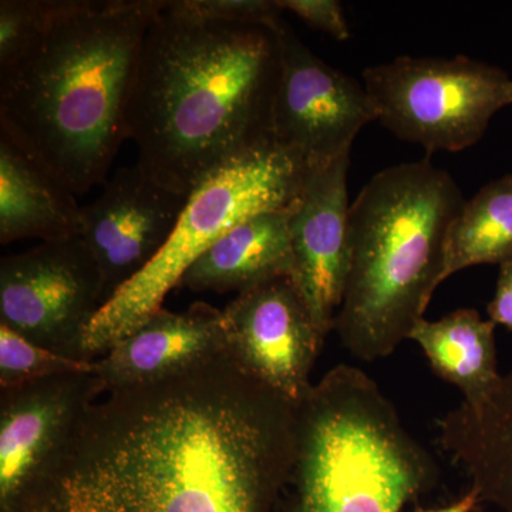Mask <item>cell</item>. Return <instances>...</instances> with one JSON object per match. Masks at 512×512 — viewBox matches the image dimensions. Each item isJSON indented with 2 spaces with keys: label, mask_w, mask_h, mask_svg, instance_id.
I'll return each mask as SVG.
<instances>
[{
  "label": "cell",
  "mask_w": 512,
  "mask_h": 512,
  "mask_svg": "<svg viewBox=\"0 0 512 512\" xmlns=\"http://www.w3.org/2000/svg\"><path fill=\"white\" fill-rule=\"evenodd\" d=\"M295 424L296 404L220 357L94 403L33 505L43 512H269L291 461Z\"/></svg>",
  "instance_id": "obj_1"
},
{
  "label": "cell",
  "mask_w": 512,
  "mask_h": 512,
  "mask_svg": "<svg viewBox=\"0 0 512 512\" xmlns=\"http://www.w3.org/2000/svg\"><path fill=\"white\" fill-rule=\"evenodd\" d=\"M279 76L278 26L200 22L164 6L147 30L128 97L137 164L190 195L205 175L275 138Z\"/></svg>",
  "instance_id": "obj_2"
},
{
  "label": "cell",
  "mask_w": 512,
  "mask_h": 512,
  "mask_svg": "<svg viewBox=\"0 0 512 512\" xmlns=\"http://www.w3.org/2000/svg\"><path fill=\"white\" fill-rule=\"evenodd\" d=\"M165 0H57L49 28L0 70V126L36 151L74 194L104 183L127 140L141 47Z\"/></svg>",
  "instance_id": "obj_3"
},
{
  "label": "cell",
  "mask_w": 512,
  "mask_h": 512,
  "mask_svg": "<svg viewBox=\"0 0 512 512\" xmlns=\"http://www.w3.org/2000/svg\"><path fill=\"white\" fill-rule=\"evenodd\" d=\"M464 202L454 178L426 157L384 168L350 204V272L335 330L357 359L392 355L424 318Z\"/></svg>",
  "instance_id": "obj_4"
},
{
  "label": "cell",
  "mask_w": 512,
  "mask_h": 512,
  "mask_svg": "<svg viewBox=\"0 0 512 512\" xmlns=\"http://www.w3.org/2000/svg\"><path fill=\"white\" fill-rule=\"evenodd\" d=\"M437 474L375 380L339 365L296 404L293 453L269 512H400Z\"/></svg>",
  "instance_id": "obj_5"
},
{
  "label": "cell",
  "mask_w": 512,
  "mask_h": 512,
  "mask_svg": "<svg viewBox=\"0 0 512 512\" xmlns=\"http://www.w3.org/2000/svg\"><path fill=\"white\" fill-rule=\"evenodd\" d=\"M312 167L275 138L205 175L190 192L170 241L150 265L124 285L94 318L83 357L104 356L121 338L163 308L168 292L190 266L241 222L264 212L291 211Z\"/></svg>",
  "instance_id": "obj_6"
},
{
  "label": "cell",
  "mask_w": 512,
  "mask_h": 512,
  "mask_svg": "<svg viewBox=\"0 0 512 512\" xmlns=\"http://www.w3.org/2000/svg\"><path fill=\"white\" fill-rule=\"evenodd\" d=\"M363 84L377 121L429 154L474 146L495 114L512 104L511 77L467 56H400L367 67Z\"/></svg>",
  "instance_id": "obj_7"
},
{
  "label": "cell",
  "mask_w": 512,
  "mask_h": 512,
  "mask_svg": "<svg viewBox=\"0 0 512 512\" xmlns=\"http://www.w3.org/2000/svg\"><path fill=\"white\" fill-rule=\"evenodd\" d=\"M104 305L99 265L80 237L0 261V325L42 348L86 360L84 336Z\"/></svg>",
  "instance_id": "obj_8"
},
{
  "label": "cell",
  "mask_w": 512,
  "mask_h": 512,
  "mask_svg": "<svg viewBox=\"0 0 512 512\" xmlns=\"http://www.w3.org/2000/svg\"><path fill=\"white\" fill-rule=\"evenodd\" d=\"M101 393L106 392L97 370L2 390V512H25L32 507Z\"/></svg>",
  "instance_id": "obj_9"
},
{
  "label": "cell",
  "mask_w": 512,
  "mask_h": 512,
  "mask_svg": "<svg viewBox=\"0 0 512 512\" xmlns=\"http://www.w3.org/2000/svg\"><path fill=\"white\" fill-rule=\"evenodd\" d=\"M281 76L274 104V137L312 167L350 154L363 127L377 121L360 84L320 59L282 20L278 25Z\"/></svg>",
  "instance_id": "obj_10"
},
{
  "label": "cell",
  "mask_w": 512,
  "mask_h": 512,
  "mask_svg": "<svg viewBox=\"0 0 512 512\" xmlns=\"http://www.w3.org/2000/svg\"><path fill=\"white\" fill-rule=\"evenodd\" d=\"M222 316L229 359L288 402H302L325 338L292 276L238 293Z\"/></svg>",
  "instance_id": "obj_11"
},
{
  "label": "cell",
  "mask_w": 512,
  "mask_h": 512,
  "mask_svg": "<svg viewBox=\"0 0 512 512\" xmlns=\"http://www.w3.org/2000/svg\"><path fill=\"white\" fill-rule=\"evenodd\" d=\"M188 197L136 164L117 171L100 197L82 207L80 238L99 265L106 303L163 251Z\"/></svg>",
  "instance_id": "obj_12"
},
{
  "label": "cell",
  "mask_w": 512,
  "mask_h": 512,
  "mask_svg": "<svg viewBox=\"0 0 512 512\" xmlns=\"http://www.w3.org/2000/svg\"><path fill=\"white\" fill-rule=\"evenodd\" d=\"M349 167L345 154L312 170L289 214L293 281L325 339L335 329L350 272Z\"/></svg>",
  "instance_id": "obj_13"
},
{
  "label": "cell",
  "mask_w": 512,
  "mask_h": 512,
  "mask_svg": "<svg viewBox=\"0 0 512 512\" xmlns=\"http://www.w3.org/2000/svg\"><path fill=\"white\" fill-rule=\"evenodd\" d=\"M227 356L224 316L197 302L184 312L161 308L96 360L104 392L184 375Z\"/></svg>",
  "instance_id": "obj_14"
},
{
  "label": "cell",
  "mask_w": 512,
  "mask_h": 512,
  "mask_svg": "<svg viewBox=\"0 0 512 512\" xmlns=\"http://www.w3.org/2000/svg\"><path fill=\"white\" fill-rule=\"evenodd\" d=\"M82 207L69 184L33 148L0 126V244L82 235Z\"/></svg>",
  "instance_id": "obj_15"
},
{
  "label": "cell",
  "mask_w": 512,
  "mask_h": 512,
  "mask_svg": "<svg viewBox=\"0 0 512 512\" xmlns=\"http://www.w3.org/2000/svg\"><path fill=\"white\" fill-rule=\"evenodd\" d=\"M440 444L470 476L481 503L512 512V372L480 402L440 420Z\"/></svg>",
  "instance_id": "obj_16"
},
{
  "label": "cell",
  "mask_w": 512,
  "mask_h": 512,
  "mask_svg": "<svg viewBox=\"0 0 512 512\" xmlns=\"http://www.w3.org/2000/svg\"><path fill=\"white\" fill-rule=\"evenodd\" d=\"M291 211L264 212L229 229L190 266L180 285L192 292L242 293L282 276L293 278Z\"/></svg>",
  "instance_id": "obj_17"
},
{
  "label": "cell",
  "mask_w": 512,
  "mask_h": 512,
  "mask_svg": "<svg viewBox=\"0 0 512 512\" xmlns=\"http://www.w3.org/2000/svg\"><path fill=\"white\" fill-rule=\"evenodd\" d=\"M409 339L423 350L437 376L480 402L500 382L495 325L474 309H457L439 320L421 318Z\"/></svg>",
  "instance_id": "obj_18"
},
{
  "label": "cell",
  "mask_w": 512,
  "mask_h": 512,
  "mask_svg": "<svg viewBox=\"0 0 512 512\" xmlns=\"http://www.w3.org/2000/svg\"><path fill=\"white\" fill-rule=\"evenodd\" d=\"M512 262V171L464 202L448 229L440 282L476 265Z\"/></svg>",
  "instance_id": "obj_19"
},
{
  "label": "cell",
  "mask_w": 512,
  "mask_h": 512,
  "mask_svg": "<svg viewBox=\"0 0 512 512\" xmlns=\"http://www.w3.org/2000/svg\"><path fill=\"white\" fill-rule=\"evenodd\" d=\"M96 360H82L42 348L0 325V389H13L50 377L94 373Z\"/></svg>",
  "instance_id": "obj_20"
},
{
  "label": "cell",
  "mask_w": 512,
  "mask_h": 512,
  "mask_svg": "<svg viewBox=\"0 0 512 512\" xmlns=\"http://www.w3.org/2000/svg\"><path fill=\"white\" fill-rule=\"evenodd\" d=\"M57 0L0 2V70L22 59L49 28Z\"/></svg>",
  "instance_id": "obj_21"
},
{
  "label": "cell",
  "mask_w": 512,
  "mask_h": 512,
  "mask_svg": "<svg viewBox=\"0 0 512 512\" xmlns=\"http://www.w3.org/2000/svg\"><path fill=\"white\" fill-rule=\"evenodd\" d=\"M165 10L200 22L234 23L276 28L282 22L278 0H173Z\"/></svg>",
  "instance_id": "obj_22"
},
{
  "label": "cell",
  "mask_w": 512,
  "mask_h": 512,
  "mask_svg": "<svg viewBox=\"0 0 512 512\" xmlns=\"http://www.w3.org/2000/svg\"><path fill=\"white\" fill-rule=\"evenodd\" d=\"M282 10L298 16L309 28L328 33L339 42L352 37L348 20L338 0H278Z\"/></svg>",
  "instance_id": "obj_23"
},
{
  "label": "cell",
  "mask_w": 512,
  "mask_h": 512,
  "mask_svg": "<svg viewBox=\"0 0 512 512\" xmlns=\"http://www.w3.org/2000/svg\"><path fill=\"white\" fill-rule=\"evenodd\" d=\"M487 312L495 326L512 330V262L500 266L494 296L488 303Z\"/></svg>",
  "instance_id": "obj_24"
},
{
  "label": "cell",
  "mask_w": 512,
  "mask_h": 512,
  "mask_svg": "<svg viewBox=\"0 0 512 512\" xmlns=\"http://www.w3.org/2000/svg\"><path fill=\"white\" fill-rule=\"evenodd\" d=\"M481 504L480 495L476 488L471 487L463 497L446 507L434 508V510H417L414 512H473L477 505Z\"/></svg>",
  "instance_id": "obj_25"
},
{
  "label": "cell",
  "mask_w": 512,
  "mask_h": 512,
  "mask_svg": "<svg viewBox=\"0 0 512 512\" xmlns=\"http://www.w3.org/2000/svg\"><path fill=\"white\" fill-rule=\"evenodd\" d=\"M25 512H43V510L37 507V505H33V507L28 508Z\"/></svg>",
  "instance_id": "obj_26"
}]
</instances>
